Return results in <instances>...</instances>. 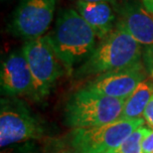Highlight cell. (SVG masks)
<instances>
[{"mask_svg":"<svg viewBox=\"0 0 153 153\" xmlns=\"http://www.w3.org/2000/svg\"><path fill=\"white\" fill-rule=\"evenodd\" d=\"M47 37L69 75L88 59L97 46V35L76 9L59 12Z\"/></svg>","mask_w":153,"mask_h":153,"instance_id":"6da1fadb","label":"cell"},{"mask_svg":"<svg viewBox=\"0 0 153 153\" xmlns=\"http://www.w3.org/2000/svg\"><path fill=\"white\" fill-rule=\"evenodd\" d=\"M143 47L125 30L115 28L97 43L94 51L74 72L76 78L97 76L142 62Z\"/></svg>","mask_w":153,"mask_h":153,"instance_id":"7a4b0ae2","label":"cell"},{"mask_svg":"<svg viewBox=\"0 0 153 153\" xmlns=\"http://www.w3.org/2000/svg\"><path fill=\"white\" fill-rule=\"evenodd\" d=\"M124 102L82 88L67 102L65 122L73 129L109 123L120 118Z\"/></svg>","mask_w":153,"mask_h":153,"instance_id":"3957f363","label":"cell"},{"mask_svg":"<svg viewBox=\"0 0 153 153\" xmlns=\"http://www.w3.org/2000/svg\"><path fill=\"white\" fill-rule=\"evenodd\" d=\"M22 51L33 79L31 97L35 100H43L50 94L58 79L62 76L64 71H66L65 67L47 35L26 41Z\"/></svg>","mask_w":153,"mask_h":153,"instance_id":"277c9868","label":"cell"},{"mask_svg":"<svg viewBox=\"0 0 153 153\" xmlns=\"http://www.w3.org/2000/svg\"><path fill=\"white\" fill-rule=\"evenodd\" d=\"M144 123L143 117H120L99 126L73 129L70 144L76 153H114L130 133Z\"/></svg>","mask_w":153,"mask_h":153,"instance_id":"5b68a950","label":"cell"},{"mask_svg":"<svg viewBox=\"0 0 153 153\" xmlns=\"http://www.w3.org/2000/svg\"><path fill=\"white\" fill-rule=\"evenodd\" d=\"M43 128L25 102L8 97L1 100L0 109V146L36 140L41 137Z\"/></svg>","mask_w":153,"mask_h":153,"instance_id":"8992f818","label":"cell"},{"mask_svg":"<svg viewBox=\"0 0 153 153\" xmlns=\"http://www.w3.org/2000/svg\"><path fill=\"white\" fill-rule=\"evenodd\" d=\"M59 0H20L11 15L7 30L26 41L45 35L53 21Z\"/></svg>","mask_w":153,"mask_h":153,"instance_id":"52a82bcc","label":"cell"},{"mask_svg":"<svg viewBox=\"0 0 153 153\" xmlns=\"http://www.w3.org/2000/svg\"><path fill=\"white\" fill-rule=\"evenodd\" d=\"M143 62L97 76L84 88L114 99L126 100L140 82L148 78Z\"/></svg>","mask_w":153,"mask_h":153,"instance_id":"ba28073f","label":"cell"},{"mask_svg":"<svg viewBox=\"0 0 153 153\" xmlns=\"http://www.w3.org/2000/svg\"><path fill=\"white\" fill-rule=\"evenodd\" d=\"M116 24L144 47L153 45V12L138 0H120L114 4Z\"/></svg>","mask_w":153,"mask_h":153,"instance_id":"9c48e42d","label":"cell"},{"mask_svg":"<svg viewBox=\"0 0 153 153\" xmlns=\"http://www.w3.org/2000/svg\"><path fill=\"white\" fill-rule=\"evenodd\" d=\"M0 85L2 94L7 97L32 94L33 79L22 48L10 52L3 58Z\"/></svg>","mask_w":153,"mask_h":153,"instance_id":"30bf717a","label":"cell"},{"mask_svg":"<svg viewBox=\"0 0 153 153\" xmlns=\"http://www.w3.org/2000/svg\"><path fill=\"white\" fill-rule=\"evenodd\" d=\"M76 10L91 27L99 40L105 38L115 28L117 16L112 3L78 0Z\"/></svg>","mask_w":153,"mask_h":153,"instance_id":"8fae6325","label":"cell"},{"mask_svg":"<svg viewBox=\"0 0 153 153\" xmlns=\"http://www.w3.org/2000/svg\"><path fill=\"white\" fill-rule=\"evenodd\" d=\"M153 97V79L148 76L140 82L132 94L125 100L121 118L142 117L148 102Z\"/></svg>","mask_w":153,"mask_h":153,"instance_id":"7c38bea8","label":"cell"},{"mask_svg":"<svg viewBox=\"0 0 153 153\" xmlns=\"http://www.w3.org/2000/svg\"><path fill=\"white\" fill-rule=\"evenodd\" d=\"M150 131L151 128L149 126H145L144 124L136 128L123 140V142L118 146L114 153H144L142 142L145 136Z\"/></svg>","mask_w":153,"mask_h":153,"instance_id":"4fadbf2b","label":"cell"},{"mask_svg":"<svg viewBox=\"0 0 153 153\" xmlns=\"http://www.w3.org/2000/svg\"><path fill=\"white\" fill-rule=\"evenodd\" d=\"M1 153H41L38 146L34 143V140L27 141L23 143H17V144L10 145L5 147Z\"/></svg>","mask_w":153,"mask_h":153,"instance_id":"5bb4252c","label":"cell"},{"mask_svg":"<svg viewBox=\"0 0 153 153\" xmlns=\"http://www.w3.org/2000/svg\"><path fill=\"white\" fill-rule=\"evenodd\" d=\"M142 62L148 76L153 79V45L143 48Z\"/></svg>","mask_w":153,"mask_h":153,"instance_id":"9a60e30c","label":"cell"},{"mask_svg":"<svg viewBox=\"0 0 153 153\" xmlns=\"http://www.w3.org/2000/svg\"><path fill=\"white\" fill-rule=\"evenodd\" d=\"M41 153H76V152L72 147L71 144H70V146H68L64 144V143H54V144L51 143Z\"/></svg>","mask_w":153,"mask_h":153,"instance_id":"2e32d148","label":"cell"},{"mask_svg":"<svg viewBox=\"0 0 153 153\" xmlns=\"http://www.w3.org/2000/svg\"><path fill=\"white\" fill-rule=\"evenodd\" d=\"M142 117L144 118V120L148 126L150 128H153V97H151L150 102H148L147 106H146Z\"/></svg>","mask_w":153,"mask_h":153,"instance_id":"e0dca14e","label":"cell"},{"mask_svg":"<svg viewBox=\"0 0 153 153\" xmlns=\"http://www.w3.org/2000/svg\"><path fill=\"white\" fill-rule=\"evenodd\" d=\"M142 147L144 153H153V129L143 139Z\"/></svg>","mask_w":153,"mask_h":153,"instance_id":"ac0fdd59","label":"cell"},{"mask_svg":"<svg viewBox=\"0 0 153 153\" xmlns=\"http://www.w3.org/2000/svg\"><path fill=\"white\" fill-rule=\"evenodd\" d=\"M141 2L149 11L153 12V0H141Z\"/></svg>","mask_w":153,"mask_h":153,"instance_id":"d6986e66","label":"cell"},{"mask_svg":"<svg viewBox=\"0 0 153 153\" xmlns=\"http://www.w3.org/2000/svg\"><path fill=\"white\" fill-rule=\"evenodd\" d=\"M82 1H88V2H100V1H105V2H109L112 4H115L117 2V0H82Z\"/></svg>","mask_w":153,"mask_h":153,"instance_id":"ffe728a7","label":"cell"}]
</instances>
